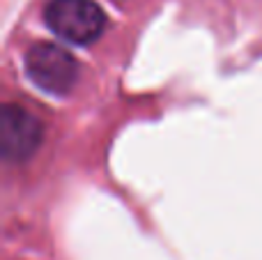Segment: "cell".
I'll return each instance as SVG.
<instances>
[{
	"mask_svg": "<svg viewBox=\"0 0 262 260\" xmlns=\"http://www.w3.org/2000/svg\"><path fill=\"white\" fill-rule=\"evenodd\" d=\"M26 72L41 90L51 95H67L76 83L78 64L60 46L37 44L26 55Z\"/></svg>",
	"mask_w": 262,
	"mask_h": 260,
	"instance_id": "obj_2",
	"label": "cell"
},
{
	"mask_svg": "<svg viewBox=\"0 0 262 260\" xmlns=\"http://www.w3.org/2000/svg\"><path fill=\"white\" fill-rule=\"evenodd\" d=\"M44 18L55 35L72 44H90L106 28V14L92 0H51Z\"/></svg>",
	"mask_w": 262,
	"mask_h": 260,
	"instance_id": "obj_1",
	"label": "cell"
},
{
	"mask_svg": "<svg viewBox=\"0 0 262 260\" xmlns=\"http://www.w3.org/2000/svg\"><path fill=\"white\" fill-rule=\"evenodd\" d=\"M3 152L9 159H26L41 143V122L23 106L7 104L3 111Z\"/></svg>",
	"mask_w": 262,
	"mask_h": 260,
	"instance_id": "obj_3",
	"label": "cell"
}]
</instances>
